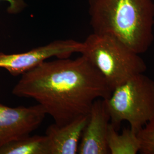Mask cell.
<instances>
[{"mask_svg": "<svg viewBox=\"0 0 154 154\" xmlns=\"http://www.w3.org/2000/svg\"><path fill=\"white\" fill-rule=\"evenodd\" d=\"M8 2L9 4L8 11L11 13H16L20 11L24 6L21 0H0Z\"/></svg>", "mask_w": 154, "mask_h": 154, "instance_id": "obj_12", "label": "cell"}, {"mask_svg": "<svg viewBox=\"0 0 154 154\" xmlns=\"http://www.w3.org/2000/svg\"><path fill=\"white\" fill-rule=\"evenodd\" d=\"M140 144L139 153L154 154V118L137 132Z\"/></svg>", "mask_w": 154, "mask_h": 154, "instance_id": "obj_11", "label": "cell"}, {"mask_svg": "<svg viewBox=\"0 0 154 154\" xmlns=\"http://www.w3.org/2000/svg\"><path fill=\"white\" fill-rule=\"evenodd\" d=\"M94 33L118 39L135 53H146L154 41V0H88Z\"/></svg>", "mask_w": 154, "mask_h": 154, "instance_id": "obj_2", "label": "cell"}, {"mask_svg": "<svg viewBox=\"0 0 154 154\" xmlns=\"http://www.w3.org/2000/svg\"><path fill=\"white\" fill-rule=\"evenodd\" d=\"M11 93L35 100L55 123L63 126L88 114L94 102L107 99L112 90L97 68L82 55L74 60L43 62L23 74Z\"/></svg>", "mask_w": 154, "mask_h": 154, "instance_id": "obj_1", "label": "cell"}, {"mask_svg": "<svg viewBox=\"0 0 154 154\" xmlns=\"http://www.w3.org/2000/svg\"><path fill=\"white\" fill-rule=\"evenodd\" d=\"M46 115L41 105L11 107L0 103V149L8 143L30 135Z\"/></svg>", "mask_w": 154, "mask_h": 154, "instance_id": "obj_6", "label": "cell"}, {"mask_svg": "<svg viewBox=\"0 0 154 154\" xmlns=\"http://www.w3.org/2000/svg\"><path fill=\"white\" fill-rule=\"evenodd\" d=\"M109 154H137L139 152L140 144L137 132L130 127L125 128L121 133L111 123L109 125L107 138Z\"/></svg>", "mask_w": 154, "mask_h": 154, "instance_id": "obj_9", "label": "cell"}, {"mask_svg": "<svg viewBox=\"0 0 154 154\" xmlns=\"http://www.w3.org/2000/svg\"><path fill=\"white\" fill-rule=\"evenodd\" d=\"M88 119L87 114L65 125L59 126L56 123L50 125L45 135L48 140L49 154H78L79 144Z\"/></svg>", "mask_w": 154, "mask_h": 154, "instance_id": "obj_8", "label": "cell"}, {"mask_svg": "<svg viewBox=\"0 0 154 154\" xmlns=\"http://www.w3.org/2000/svg\"><path fill=\"white\" fill-rule=\"evenodd\" d=\"M110 123L105 99L95 100L88 113V121L83 131L78 154H109L107 138Z\"/></svg>", "mask_w": 154, "mask_h": 154, "instance_id": "obj_7", "label": "cell"}, {"mask_svg": "<svg viewBox=\"0 0 154 154\" xmlns=\"http://www.w3.org/2000/svg\"><path fill=\"white\" fill-rule=\"evenodd\" d=\"M83 44L81 54L97 68L112 91L147 70L140 54L111 35L93 32Z\"/></svg>", "mask_w": 154, "mask_h": 154, "instance_id": "obj_3", "label": "cell"}, {"mask_svg": "<svg viewBox=\"0 0 154 154\" xmlns=\"http://www.w3.org/2000/svg\"><path fill=\"white\" fill-rule=\"evenodd\" d=\"M83 48V42L65 39L56 40L23 53H0V68L5 69L11 75H22L51 57L69 58L74 53H81Z\"/></svg>", "mask_w": 154, "mask_h": 154, "instance_id": "obj_5", "label": "cell"}, {"mask_svg": "<svg viewBox=\"0 0 154 154\" xmlns=\"http://www.w3.org/2000/svg\"><path fill=\"white\" fill-rule=\"evenodd\" d=\"M110 123L117 128L122 122L138 132L154 118V81L139 74L114 88L105 99Z\"/></svg>", "mask_w": 154, "mask_h": 154, "instance_id": "obj_4", "label": "cell"}, {"mask_svg": "<svg viewBox=\"0 0 154 154\" xmlns=\"http://www.w3.org/2000/svg\"><path fill=\"white\" fill-rule=\"evenodd\" d=\"M0 154H49L46 135H28L12 141L0 149Z\"/></svg>", "mask_w": 154, "mask_h": 154, "instance_id": "obj_10", "label": "cell"}]
</instances>
